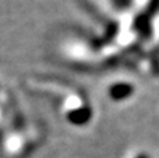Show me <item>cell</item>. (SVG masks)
Returning a JSON list of instances; mask_svg holds the SVG:
<instances>
[{
	"mask_svg": "<svg viewBox=\"0 0 159 158\" xmlns=\"http://www.w3.org/2000/svg\"><path fill=\"white\" fill-rule=\"evenodd\" d=\"M130 92H131V88H130L129 86H116L112 88V95L115 98H117V100L124 98L126 95H129Z\"/></svg>",
	"mask_w": 159,
	"mask_h": 158,
	"instance_id": "1",
	"label": "cell"
}]
</instances>
